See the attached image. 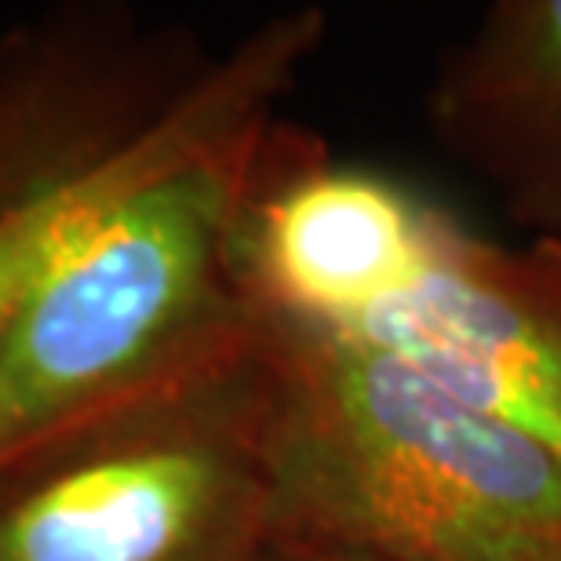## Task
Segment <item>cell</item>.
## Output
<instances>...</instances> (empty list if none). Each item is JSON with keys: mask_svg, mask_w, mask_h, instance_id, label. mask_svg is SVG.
<instances>
[{"mask_svg": "<svg viewBox=\"0 0 561 561\" xmlns=\"http://www.w3.org/2000/svg\"><path fill=\"white\" fill-rule=\"evenodd\" d=\"M324 30L321 8H296L208 59L175 26L73 4L0 37V346L33 291L139 186L271 121Z\"/></svg>", "mask_w": 561, "mask_h": 561, "instance_id": "cell-1", "label": "cell"}, {"mask_svg": "<svg viewBox=\"0 0 561 561\" xmlns=\"http://www.w3.org/2000/svg\"><path fill=\"white\" fill-rule=\"evenodd\" d=\"M271 540L387 561H561V459L398 357L255 318Z\"/></svg>", "mask_w": 561, "mask_h": 561, "instance_id": "cell-2", "label": "cell"}, {"mask_svg": "<svg viewBox=\"0 0 561 561\" xmlns=\"http://www.w3.org/2000/svg\"><path fill=\"white\" fill-rule=\"evenodd\" d=\"M271 128L150 179L33 291L0 346V453L252 340L238 230Z\"/></svg>", "mask_w": 561, "mask_h": 561, "instance_id": "cell-3", "label": "cell"}, {"mask_svg": "<svg viewBox=\"0 0 561 561\" xmlns=\"http://www.w3.org/2000/svg\"><path fill=\"white\" fill-rule=\"evenodd\" d=\"M271 376L241 351L0 453V561H260Z\"/></svg>", "mask_w": 561, "mask_h": 561, "instance_id": "cell-4", "label": "cell"}, {"mask_svg": "<svg viewBox=\"0 0 561 561\" xmlns=\"http://www.w3.org/2000/svg\"><path fill=\"white\" fill-rule=\"evenodd\" d=\"M335 335L398 357L561 459V244L503 249L437 208L420 271Z\"/></svg>", "mask_w": 561, "mask_h": 561, "instance_id": "cell-5", "label": "cell"}, {"mask_svg": "<svg viewBox=\"0 0 561 561\" xmlns=\"http://www.w3.org/2000/svg\"><path fill=\"white\" fill-rule=\"evenodd\" d=\"M437 205L321 142L271 128L238 230V277L255 318L340 332L420 271Z\"/></svg>", "mask_w": 561, "mask_h": 561, "instance_id": "cell-6", "label": "cell"}, {"mask_svg": "<svg viewBox=\"0 0 561 561\" xmlns=\"http://www.w3.org/2000/svg\"><path fill=\"white\" fill-rule=\"evenodd\" d=\"M426 125L533 241L561 244V0L489 4L437 59Z\"/></svg>", "mask_w": 561, "mask_h": 561, "instance_id": "cell-7", "label": "cell"}, {"mask_svg": "<svg viewBox=\"0 0 561 561\" xmlns=\"http://www.w3.org/2000/svg\"><path fill=\"white\" fill-rule=\"evenodd\" d=\"M260 561H387L365 551H346L329 543H296V540H271Z\"/></svg>", "mask_w": 561, "mask_h": 561, "instance_id": "cell-8", "label": "cell"}]
</instances>
